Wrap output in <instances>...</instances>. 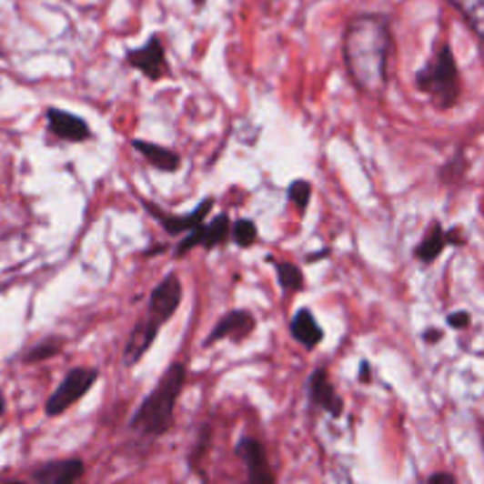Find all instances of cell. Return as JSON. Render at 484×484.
I'll list each match as a JSON object with an SVG mask.
<instances>
[{
  "instance_id": "obj_24",
  "label": "cell",
  "mask_w": 484,
  "mask_h": 484,
  "mask_svg": "<svg viewBox=\"0 0 484 484\" xmlns=\"http://www.w3.org/2000/svg\"><path fill=\"white\" fill-rule=\"evenodd\" d=\"M428 482L430 484H435V482H447V484H454L456 482V478L451 473H435V475H430V478H428Z\"/></svg>"
},
{
  "instance_id": "obj_7",
  "label": "cell",
  "mask_w": 484,
  "mask_h": 484,
  "mask_svg": "<svg viewBox=\"0 0 484 484\" xmlns=\"http://www.w3.org/2000/svg\"><path fill=\"white\" fill-rule=\"evenodd\" d=\"M145 206H146V210L156 217L158 225H161V227L170 234V237H180V234H185V232H192L194 227H198V225L206 220V216L213 210V198L206 197L204 201H201V204L192 210V213H187V216H170V213H164V210L154 204H145Z\"/></svg>"
},
{
  "instance_id": "obj_18",
  "label": "cell",
  "mask_w": 484,
  "mask_h": 484,
  "mask_svg": "<svg viewBox=\"0 0 484 484\" xmlns=\"http://www.w3.org/2000/svg\"><path fill=\"white\" fill-rule=\"evenodd\" d=\"M277 267V275H279V287L281 291L287 293H296L300 291V288L305 287V279H303V272H300V267L293 263H275Z\"/></svg>"
},
{
  "instance_id": "obj_8",
  "label": "cell",
  "mask_w": 484,
  "mask_h": 484,
  "mask_svg": "<svg viewBox=\"0 0 484 484\" xmlns=\"http://www.w3.org/2000/svg\"><path fill=\"white\" fill-rule=\"evenodd\" d=\"M253 328H256V319H253L248 309H232L229 315H225L217 321L216 328H213L208 338H206V345H213L222 338L244 340L251 336Z\"/></svg>"
},
{
  "instance_id": "obj_23",
  "label": "cell",
  "mask_w": 484,
  "mask_h": 484,
  "mask_svg": "<svg viewBox=\"0 0 484 484\" xmlns=\"http://www.w3.org/2000/svg\"><path fill=\"white\" fill-rule=\"evenodd\" d=\"M447 321H449V327L454 328H466L468 324H470V315H468V312H454Z\"/></svg>"
},
{
  "instance_id": "obj_21",
  "label": "cell",
  "mask_w": 484,
  "mask_h": 484,
  "mask_svg": "<svg viewBox=\"0 0 484 484\" xmlns=\"http://www.w3.org/2000/svg\"><path fill=\"white\" fill-rule=\"evenodd\" d=\"M232 239H234V244L241 246V248H248V246L256 244V239H257L256 222L237 220V225L232 227Z\"/></svg>"
},
{
  "instance_id": "obj_9",
  "label": "cell",
  "mask_w": 484,
  "mask_h": 484,
  "mask_svg": "<svg viewBox=\"0 0 484 484\" xmlns=\"http://www.w3.org/2000/svg\"><path fill=\"white\" fill-rule=\"evenodd\" d=\"M158 328H161V324H156L152 317H145V319L135 324L128 343H126V352H123V364L126 367H135L149 352V348H152L158 336Z\"/></svg>"
},
{
  "instance_id": "obj_10",
  "label": "cell",
  "mask_w": 484,
  "mask_h": 484,
  "mask_svg": "<svg viewBox=\"0 0 484 484\" xmlns=\"http://www.w3.org/2000/svg\"><path fill=\"white\" fill-rule=\"evenodd\" d=\"M47 128L65 142H86L90 140V126L76 114L62 109H47Z\"/></svg>"
},
{
  "instance_id": "obj_15",
  "label": "cell",
  "mask_w": 484,
  "mask_h": 484,
  "mask_svg": "<svg viewBox=\"0 0 484 484\" xmlns=\"http://www.w3.org/2000/svg\"><path fill=\"white\" fill-rule=\"evenodd\" d=\"M130 145H133L135 149H137V152L154 166V168L166 170V173H173V170L180 168L182 164L180 154L168 149V146L154 145V142H145V140H133Z\"/></svg>"
},
{
  "instance_id": "obj_28",
  "label": "cell",
  "mask_w": 484,
  "mask_h": 484,
  "mask_svg": "<svg viewBox=\"0 0 484 484\" xmlns=\"http://www.w3.org/2000/svg\"><path fill=\"white\" fill-rule=\"evenodd\" d=\"M482 438H484V430H482Z\"/></svg>"
},
{
  "instance_id": "obj_22",
  "label": "cell",
  "mask_w": 484,
  "mask_h": 484,
  "mask_svg": "<svg viewBox=\"0 0 484 484\" xmlns=\"http://www.w3.org/2000/svg\"><path fill=\"white\" fill-rule=\"evenodd\" d=\"M288 198L293 201L300 213H305L309 206V198H312V187H309L308 180H293L291 187H288Z\"/></svg>"
},
{
  "instance_id": "obj_4",
  "label": "cell",
  "mask_w": 484,
  "mask_h": 484,
  "mask_svg": "<svg viewBox=\"0 0 484 484\" xmlns=\"http://www.w3.org/2000/svg\"><path fill=\"white\" fill-rule=\"evenodd\" d=\"M97 368L90 367H78L71 368L66 378L59 383L57 390L47 397L45 402V414L47 416H59L65 414L71 404H76L81 397H86V392L97 383Z\"/></svg>"
},
{
  "instance_id": "obj_1",
  "label": "cell",
  "mask_w": 484,
  "mask_h": 484,
  "mask_svg": "<svg viewBox=\"0 0 484 484\" xmlns=\"http://www.w3.org/2000/svg\"><path fill=\"white\" fill-rule=\"evenodd\" d=\"M390 53L392 31L386 17L359 15L348 24L343 35V57L357 90L371 97L386 90Z\"/></svg>"
},
{
  "instance_id": "obj_12",
  "label": "cell",
  "mask_w": 484,
  "mask_h": 484,
  "mask_svg": "<svg viewBox=\"0 0 484 484\" xmlns=\"http://www.w3.org/2000/svg\"><path fill=\"white\" fill-rule=\"evenodd\" d=\"M308 395L315 408H321V411H327V414L331 416L343 414V399L333 390L327 368H317L315 374L309 376Z\"/></svg>"
},
{
  "instance_id": "obj_19",
  "label": "cell",
  "mask_w": 484,
  "mask_h": 484,
  "mask_svg": "<svg viewBox=\"0 0 484 484\" xmlns=\"http://www.w3.org/2000/svg\"><path fill=\"white\" fill-rule=\"evenodd\" d=\"M62 348H65V340L62 338H45L41 340L38 345H34L29 352H26V357H24V362H45V359H50V357L59 355L62 352Z\"/></svg>"
},
{
  "instance_id": "obj_26",
  "label": "cell",
  "mask_w": 484,
  "mask_h": 484,
  "mask_svg": "<svg viewBox=\"0 0 484 484\" xmlns=\"http://www.w3.org/2000/svg\"><path fill=\"white\" fill-rule=\"evenodd\" d=\"M362 380H368V364L362 362Z\"/></svg>"
},
{
  "instance_id": "obj_13",
  "label": "cell",
  "mask_w": 484,
  "mask_h": 484,
  "mask_svg": "<svg viewBox=\"0 0 484 484\" xmlns=\"http://www.w3.org/2000/svg\"><path fill=\"white\" fill-rule=\"evenodd\" d=\"M83 475H86V466L81 459H66V461H53L35 468L31 478L41 484H71L83 479Z\"/></svg>"
},
{
  "instance_id": "obj_16",
  "label": "cell",
  "mask_w": 484,
  "mask_h": 484,
  "mask_svg": "<svg viewBox=\"0 0 484 484\" xmlns=\"http://www.w3.org/2000/svg\"><path fill=\"white\" fill-rule=\"evenodd\" d=\"M444 3H449L461 15L484 53V0H444Z\"/></svg>"
},
{
  "instance_id": "obj_11",
  "label": "cell",
  "mask_w": 484,
  "mask_h": 484,
  "mask_svg": "<svg viewBox=\"0 0 484 484\" xmlns=\"http://www.w3.org/2000/svg\"><path fill=\"white\" fill-rule=\"evenodd\" d=\"M237 454L241 456L248 466V479L253 484H272L275 482V473L269 470L267 454H265V447L257 439L244 438L237 447Z\"/></svg>"
},
{
  "instance_id": "obj_17",
  "label": "cell",
  "mask_w": 484,
  "mask_h": 484,
  "mask_svg": "<svg viewBox=\"0 0 484 484\" xmlns=\"http://www.w3.org/2000/svg\"><path fill=\"white\" fill-rule=\"evenodd\" d=\"M447 244H449V241H447V232L442 229V225H439V222H432L430 227H428L426 237L416 246V257H418L420 263H432L435 257H439V253L444 251V246Z\"/></svg>"
},
{
  "instance_id": "obj_2",
  "label": "cell",
  "mask_w": 484,
  "mask_h": 484,
  "mask_svg": "<svg viewBox=\"0 0 484 484\" xmlns=\"http://www.w3.org/2000/svg\"><path fill=\"white\" fill-rule=\"evenodd\" d=\"M187 380V368L185 364L176 362L158 380L154 392L146 397L145 402L137 407L135 416L130 418V430L140 432L145 438H161L173 426V414H176V404L182 395Z\"/></svg>"
},
{
  "instance_id": "obj_6",
  "label": "cell",
  "mask_w": 484,
  "mask_h": 484,
  "mask_svg": "<svg viewBox=\"0 0 484 484\" xmlns=\"http://www.w3.org/2000/svg\"><path fill=\"white\" fill-rule=\"evenodd\" d=\"M126 62H128L130 66H135V69L140 71L142 76L149 78V81H158V78H164L166 74H168L164 45H161L156 35H152V38L142 47H137V50H130V53L126 55Z\"/></svg>"
},
{
  "instance_id": "obj_3",
  "label": "cell",
  "mask_w": 484,
  "mask_h": 484,
  "mask_svg": "<svg viewBox=\"0 0 484 484\" xmlns=\"http://www.w3.org/2000/svg\"><path fill=\"white\" fill-rule=\"evenodd\" d=\"M416 88L426 93L439 109H449L459 102L461 78H459L456 59L449 45L439 47L438 55L416 74Z\"/></svg>"
},
{
  "instance_id": "obj_20",
  "label": "cell",
  "mask_w": 484,
  "mask_h": 484,
  "mask_svg": "<svg viewBox=\"0 0 484 484\" xmlns=\"http://www.w3.org/2000/svg\"><path fill=\"white\" fill-rule=\"evenodd\" d=\"M229 234V216L227 213H222V216L213 217V220L206 225V241L204 248H216L217 244L227 239Z\"/></svg>"
},
{
  "instance_id": "obj_5",
  "label": "cell",
  "mask_w": 484,
  "mask_h": 484,
  "mask_svg": "<svg viewBox=\"0 0 484 484\" xmlns=\"http://www.w3.org/2000/svg\"><path fill=\"white\" fill-rule=\"evenodd\" d=\"M182 303V284L176 275H168L149 296V309L146 317H152L156 324L164 327Z\"/></svg>"
},
{
  "instance_id": "obj_14",
  "label": "cell",
  "mask_w": 484,
  "mask_h": 484,
  "mask_svg": "<svg viewBox=\"0 0 484 484\" xmlns=\"http://www.w3.org/2000/svg\"><path fill=\"white\" fill-rule=\"evenodd\" d=\"M291 333L293 338L303 345L305 350H315L317 345L321 343V338H324V331H321L315 315H312L309 309H297L291 321Z\"/></svg>"
},
{
  "instance_id": "obj_27",
  "label": "cell",
  "mask_w": 484,
  "mask_h": 484,
  "mask_svg": "<svg viewBox=\"0 0 484 484\" xmlns=\"http://www.w3.org/2000/svg\"><path fill=\"white\" fill-rule=\"evenodd\" d=\"M5 414V399H3V397H0V416Z\"/></svg>"
},
{
  "instance_id": "obj_25",
  "label": "cell",
  "mask_w": 484,
  "mask_h": 484,
  "mask_svg": "<svg viewBox=\"0 0 484 484\" xmlns=\"http://www.w3.org/2000/svg\"><path fill=\"white\" fill-rule=\"evenodd\" d=\"M423 338L428 340V343H432V340H439L442 336H439V331H435V328H430V331H426V336Z\"/></svg>"
}]
</instances>
